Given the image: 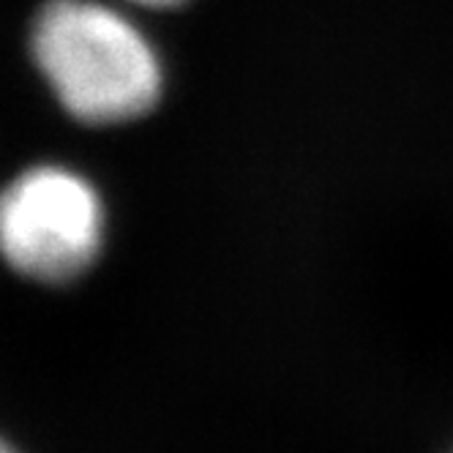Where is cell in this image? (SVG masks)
Listing matches in <instances>:
<instances>
[{
  "mask_svg": "<svg viewBox=\"0 0 453 453\" xmlns=\"http://www.w3.org/2000/svg\"><path fill=\"white\" fill-rule=\"evenodd\" d=\"M30 50L63 110L90 126L134 120L161 93V66L148 39L93 0L44 4Z\"/></svg>",
  "mask_w": 453,
  "mask_h": 453,
  "instance_id": "1",
  "label": "cell"
},
{
  "mask_svg": "<svg viewBox=\"0 0 453 453\" xmlns=\"http://www.w3.org/2000/svg\"><path fill=\"white\" fill-rule=\"evenodd\" d=\"M104 211L93 186L72 170L42 165L0 191V254L36 281H69L102 249Z\"/></svg>",
  "mask_w": 453,
  "mask_h": 453,
  "instance_id": "2",
  "label": "cell"
},
{
  "mask_svg": "<svg viewBox=\"0 0 453 453\" xmlns=\"http://www.w3.org/2000/svg\"><path fill=\"white\" fill-rule=\"evenodd\" d=\"M132 4L150 6V9H167V6H178V4H183V0H132Z\"/></svg>",
  "mask_w": 453,
  "mask_h": 453,
  "instance_id": "3",
  "label": "cell"
},
{
  "mask_svg": "<svg viewBox=\"0 0 453 453\" xmlns=\"http://www.w3.org/2000/svg\"><path fill=\"white\" fill-rule=\"evenodd\" d=\"M0 453H17L9 442H4V440H0Z\"/></svg>",
  "mask_w": 453,
  "mask_h": 453,
  "instance_id": "4",
  "label": "cell"
}]
</instances>
